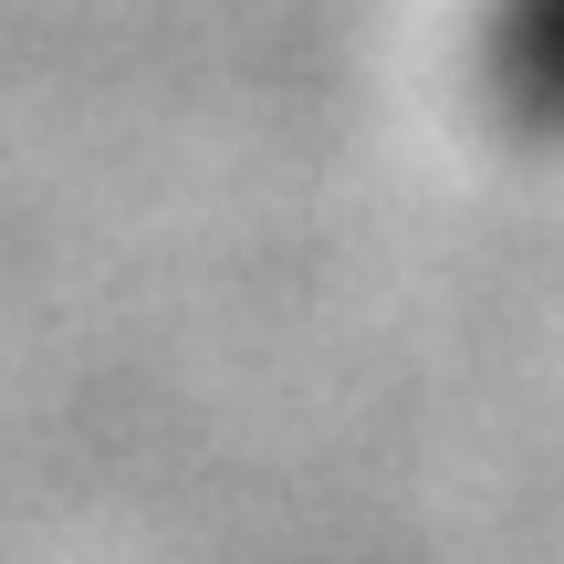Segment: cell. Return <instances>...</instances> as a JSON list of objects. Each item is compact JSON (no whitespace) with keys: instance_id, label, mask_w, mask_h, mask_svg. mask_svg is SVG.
I'll return each instance as SVG.
<instances>
[{"instance_id":"1","label":"cell","mask_w":564,"mask_h":564,"mask_svg":"<svg viewBox=\"0 0 564 564\" xmlns=\"http://www.w3.org/2000/svg\"><path fill=\"white\" fill-rule=\"evenodd\" d=\"M481 84L523 147H564V0H491Z\"/></svg>"}]
</instances>
